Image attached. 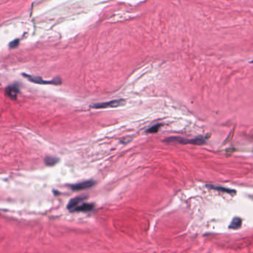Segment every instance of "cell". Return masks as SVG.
<instances>
[{
    "instance_id": "obj_5",
    "label": "cell",
    "mask_w": 253,
    "mask_h": 253,
    "mask_svg": "<svg viewBox=\"0 0 253 253\" xmlns=\"http://www.w3.org/2000/svg\"><path fill=\"white\" fill-rule=\"evenodd\" d=\"M20 93V87L17 84H13L5 88V94L11 100H15Z\"/></svg>"
},
{
    "instance_id": "obj_2",
    "label": "cell",
    "mask_w": 253,
    "mask_h": 253,
    "mask_svg": "<svg viewBox=\"0 0 253 253\" xmlns=\"http://www.w3.org/2000/svg\"><path fill=\"white\" fill-rule=\"evenodd\" d=\"M23 76L25 77L26 79H28L31 82L36 83V84H42V85H60L61 84L62 81L60 79V78L57 77L55 79H52V80H44V79H42L41 77H33V76L28 75V74H24Z\"/></svg>"
},
{
    "instance_id": "obj_6",
    "label": "cell",
    "mask_w": 253,
    "mask_h": 253,
    "mask_svg": "<svg viewBox=\"0 0 253 253\" xmlns=\"http://www.w3.org/2000/svg\"><path fill=\"white\" fill-rule=\"evenodd\" d=\"M86 198V197L85 196H80V197H77L75 198H73L69 201L68 204V209L71 212H74V210L75 209V208L78 207L80 204L84 201L85 199Z\"/></svg>"
},
{
    "instance_id": "obj_4",
    "label": "cell",
    "mask_w": 253,
    "mask_h": 253,
    "mask_svg": "<svg viewBox=\"0 0 253 253\" xmlns=\"http://www.w3.org/2000/svg\"><path fill=\"white\" fill-rule=\"evenodd\" d=\"M95 185V182L94 181H86L81 182V183H75V184L71 185V189L74 191H80L86 189L91 188Z\"/></svg>"
},
{
    "instance_id": "obj_8",
    "label": "cell",
    "mask_w": 253,
    "mask_h": 253,
    "mask_svg": "<svg viewBox=\"0 0 253 253\" xmlns=\"http://www.w3.org/2000/svg\"><path fill=\"white\" fill-rule=\"evenodd\" d=\"M242 224V221L240 218H233V220L232 221L231 223H230L229 228L231 229H238L241 226Z\"/></svg>"
},
{
    "instance_id": "obj_9",
    "label": "cell",
    "mask_w": 253,
    "mask_h": 253,
    "mask_svg": "<svg viewBox=\"0 0 253 253\" xmlns=\"http://www.w3.org/2000/svg\"><path fill=\"white\" fill-rule=\"evenodd\" d=\"M59 161H60V160H59L57 157H52V156H48V157H46L44 160L45 163H46L47 166H55L57 163H58Z\"/></svg>"
},
{
    "instance_id": "obj_3",
    "label": "cell",
    "mask_w": 253,
    "mask_h": 253,
    "mask_svg": "<svg viewBox=\"0 0 253 253\" xmlns=\"http://www.w3.org/2000/svg\"><path fill=\"white\" fill-rule=\"evenodd\" d=\"M126 103V101L124 100H111L108 102H105V103H96L91 105V108H96V109H100V108H116V107L121 106L123 105Z\"/></svg>"
},
{
    "instance_id": "obj_7",
    "label": "cell",
    "mask_w": 253,
    "mask_h": 253,
    "mask_svg": "<svg viewBox=\"0 0 253 253\" xmlns=\"http://www.w3.org/2000/svg\"><path fill=\"white\" fill-rule=\"evenodd\" d=\"M94 209V205L93 204H88V203H82L78 207L75 208L74 210V212H91Z\"/></svg>"
},
{
    "instance_id": "obj_1",
    "label": "cell",
    "mask_w": 253,
    "mask_h": 253,
    "mask_svg": "<svg viewBox=\"0 0 253 253\" xmlns=\"http://www.w3.org/2000/svg\"><path fill=\"white\" fill-rule=\"evenodd\" d=\"M164 142L169 143H180V144L203 145L205 143L206 138L204 137H198L194 139H186V138H178V137H171L164 140Z\"/></svg>"
},
{
    "instance_id": "obj_11",
    "label": "cell",
    "mask_w": 253,
    "mask_h": 253,
    "mask_svg": "<svg viewBox=\"0 0 253 253\" xmlns=\"http://www.w3.org/2000/svg\"><path fill=\"white\" fill-rule=\"evenodd\" d=\"M161 127V124H155L153 126H152V127L149 128L148 130H147L146 132L147 133H149V134H152V133H156L157 132V131H159V129H160V128Z\"/></svg>"
},
{
    "instance_id": "obj_12",
    "label": "cell",
    "mask_w": 253,
    "mask_h": 253,
    "mask_svg": "<svg viewBox=\"0 0 253 253\" xmlns=\"http://www.w3.org/2000/svg\"><path fill=\"white\" fill-rule=\"evenodd\" d=\"M19 44H20V40H19V39H15V40L10 42L9 44V47L10 48H15L19 46Z\"/></svg>"
},
{
    "instance_id": "obj_10",
    "label": "cell",
    "mask_w": 253,
    "mask_h": 253,
    "mask_svg": "<svg viewBox=\"0 0 253 253\" xmlns=\"http://www.w3.org/2000/svg\"><path fill=\"white\" fill-rule=\"evenodd\" d=\"M207 187H209V189H215L218 190V191H221L224 192H228V193H234L235 191H234L233 189H226L225 187L222 186H214V185H207Z\"/></svg>"
}]
</instances>
